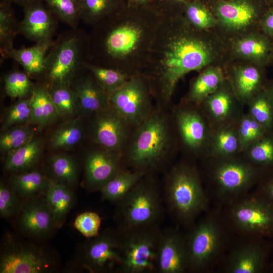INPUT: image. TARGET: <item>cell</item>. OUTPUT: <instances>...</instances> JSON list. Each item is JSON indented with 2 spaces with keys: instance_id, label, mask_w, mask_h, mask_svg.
<instances>
[{
  "instance_id": "1",
  "label": "cell",
  "mask_w": 273,
  "mask_h": 273,
  "mask_svg": "<svg viewBox=\"0 0 273 273\" xmlns=\"http://www.w3.org/2000/svg\"><path fill=\"white\" fill-rule=\"evenodd\" d=\"M161 10L162 16L142 74L148 80L157 104L167 108L180 79L207 66L212 55L198 30L181 15L182 7Z\"/></svg>"
},
{
  "instance_id": "2",
  "label": "cell",
  "mask_w": 273,
  "mask_h": 273,
  "mask_svg": "<svg viewBox=\"0 0 273 273\" xmlns=\"http://www.w3.org/2000/svg\"><path fill=\"white\" fill-rule=\"evenodd\" d=\"M162 11L154 4L127 6L92 27L87 34L86 61L130 77L142 74Z\"/></svg>"
},
{
  "instance_id": "3",
  "label": "cell",
  "mask_w": 273,
  "mask_h": 273,
  "mask_svg": "<svg viewBox=\"0 0 273 273\" xmlns=\"http://www.w3.org/2000/svg\"><path fill=\"white\" fill-rule=\"evenodd\" d=\"M178 148L170 112L158 104L133 128L122 153L126 168L156 175L172 165Z\"/></svg>"
},
{
  "instance_id": "4",
  "label": "cell",
  "mask_w": 273,
  "mask_h": 273,
  "mask_svg": "<svg viewBox=\"0 0 273 273\" xmlns=\"http://www.w3.org/2000/svg\"><path fill=\"white\" fill-rule=\"evenodd\" d=\"M163 173L161 186L166 212L177 225L189 228L208 205L200 172L194 164L181 161Z\"/></svg>"
},
{
  "instance_id": "5",
  "label": "cell",
  "mask_w": 273,
  "mask_h": 273,
  "mask_svg": "<svg viewBox=\"0 0 273 273\" xmlns=\"http://www.w3.org/2000/svg\"><path fill=\"white\" fill-rule=\"evenodd\" d=\"M116 205L114 219L121 231L160 226L166 213L156 175H144Z\"/></svg>"
},
{
  "instance_id": "6",
  "label": "cell",
  "mask_w": 273,
  "mask_h": 273,
  "mask_svg": "<svg viewBox=\"0 0 273 273\" xmlns=\"http://www.w3.org/2000/svg\"><path fill=\"white\" fill-rule=\"evenodd\" d=\"M86 55L87 33L78 28L60 33L47 53L42 81L69 85L84 68Z\"/></svg>"
},
{
  "instance_id": "7",
  "label": "cell",
  "mask_w": 273,
  "mask_h": 273,
  "mask_svg": "<svg viewBox=\"0 0 273 273\" xmlns=\"http://www.w3.org/2000/svg\"><path fill=\"white\" fill-rule=\"evenodd\" d=\"M208 176L218 197L230 204L248 191L261 177L263 169L241 154L228 158L206 157Z\"/></svg>"
},
{
  "instance_id": "8",
  "label": "cell",
  "mask_w": 273,
  "mask_h": 273,
  "mask_svg": "<svg viewBox=\"0 0 273 273\" xmlns=\"http://www.w3.org/2000/svg\"><path fill=\"white\" fill-rule=\"evenodd\" d=\"M170 112L178 148L191 159H204L213 129L200 107L181 101Z\"/></svg>"
},
{
  "instance_id": "9",
  "label": "cell",
  "mask_w": 273,
  "mask_h": 273,
  "mask_svg": "<svg viewBox=\"0 0 273 273\" xmlns=\"http://www.w3.org/2000/svg\"><path fill=\"white\" fill-rule=\"evenodd\" d=\"M59 260L46 247L7 234L0 253L1 273H48L59 267Z\"/></svg>"
},
{
  "instance_id": "10",
  "label": "cell",
  "mask_w": 273,
  "mask_h": 273,
  "mask_svg": "<svg viewBox=\"0 0 273 273\" xmlns=\"http://www.w3.org/2000/svg\"><path fill=\"white\" fill-rule=\"evenodd\" d=\"M217 214H209L193 223L185 235L188 271L201 272L213 264L222 250L224 232Z\"/></svg>"
},
{
  "instance_id": "11",
  "label": "cell",
  "mask_w": 273,
  "mask_h": 273,
  "mask_svg": "<svg viewBox=\"0 0 273 273\" xmlns=\"http://www.w3.org/2000/svg\"><path fill=\"white\" fill-rule=\"evenodd\" d=\"M161 231L160 226L120 231L122 262L116 272H156Z\"/></svg>"
},
{
  "instance_id": "12",
  "label": "cell",
  "mask_w": 273,
  "mask_h": 273,
  "mask_svg": "<svg viewBox=\"0 0 273 273\" xmlns=\"http://www.w3.org/2000/svg\"><path fill=\"white\" fill-rule=\"evenodd\" d=\"M150 83L142 74L131 77L120 88L109 95L111 107L133 129L152 112L155 105Z\"/></svg>"
},
{
  "instance_id": "13",
  "label": "cell",
  "mask_w": 273,
  "mask_h": 273,
  "mask_svg": "<svg viewBox=\"0 0 273 273\" xmlns=\"http://www.w3.org/2000/svg\"><path fill=\"white\" fill-rule=\"evenodd\" d=\"M77 261L90 272H116L122 262L121 231L117 228H107L87 239L79 247Z\"/></svg>"
},
{
  "instance_id": "14",
  "label": "cell",
  "mask_w": 273,
  "mask_h": 273,
  "mask_svg": "<svg viewBox=\"0 0 273 273\" xmlns=\"http://www.w3.org/2000/svg\"><path fill=\"white\" fill-rule=\"evenodd\" d=\"M229 205V217L234 226L249 235L273 233V204L259 194H246Z\"/></svg>"
},
{
  "instance_id": "15",
  "label": "cell",
  "mask_w": 273,
  "mask_h": 273,
  "mask_svg": "<svg viewBox=\"0 0 273 273\" xmlns=\"http://www.w3.org/2000/svg\"><path fill=\"white\" fill-rule=\"evenodd\" d=\"M91 117L89 134L95 146L122 156L132 128L111 107Z\"/></svg>"
},
{
  "instance_id": "16",
  "label": "cell",
  "mask_w": 273,
  "mask_h": 273,
  "mask_svg": "<svg viewBox=\"0 0 273 273\" xmlns=\"http://www.w3.org/2000/svg\"><path fill=\"white\" fill-rule=\"evenodd\" d=\"M16 216L19 231L35 240H46L57 229L45 195L23 200Z\"/></svg>"
},
{
  "instance_id": "17",
  "label": "cell",
  "mask_w": 273,
  "mask_h": 273,
  "mask_svg": "<svg viewBox=\"0 0 273 273\" xmlns=\"http://www.w3.org/2000/svg\"><path fill=\"white\" fill-rule=\"evenodd\" d=\"M83 167V185L90 192L100 191L115 175L126 168L121 155L97 146L86 153Z\"/></svg>"
},
{
  "instance_id": "18",
  "label": "cell",
  "mask_w": 273,
  "mask_h": 273,
  "mask_svg": "<svg viewBox=\"0 0 273 273\" xmlns=\"http://www.w3.org/2000/svg\"><path fill=\"white\" fill-rule=\"evenodd\" d=\"M19 32L36 43H52L59 20L42 0H34L23 7Z\"/></svg>"
},
{
  "instance_id": "19",
  "label": "cell",
  "mask_w": 273,
  "mask_h": 273,
  "mask_svg": "<svg viewBox=\"0 0 273 273\" xmlns=\"http://www.w3.org/2000/svg\"><path fill=\"white\" fill-rule=\"evenodd\" d=\"M188 271L185 235L177 226L162 230L159 240L157 273H184Z\"/></svg>"
},
{
  "instance_id": "20",
  "label": "cell",
  "mask_w": 273,
  "mask_h": 273,
  "mask_svg": "<svg viewBox=\"0 0 273 273\" xmlns=\"http://www.w3.org/2000/svg\"><path fill=\"white\" fill-rule=\"evenodd\" d=\"M243 106L224 82L199 105L212 129L237 122L244 113Z\"/></svg>"
},
{
  "instance_id": "21",
  "label": "cell",
  "mask_w": 273,
  "mask_h": 273,
  "mask_svg": "<svg viewBox=\"0 0 273 273\" xmlns=\"http://www.w3.org/2000/svg\"><path fill=\"white\" fill-rule=\"evenodd\" d=\"M79 102V115L84 117L111 107L109 95L85 67L70 84Z\"/></svg>"
},
{
  "instance_id": "22",
  "label": "cell",
  "mask_w": 273,
  "mask_h": 273,
  "mask_svg": "<svg viewBox=\"0 0 273 273\" xmlns=\"http://www.w3.org/2000/svg\"><path fill=\"white\" fill-rule=\"evenodd\" d=\"M265 261L262 246L249 242L233 250L226 262L225 270L229 273H259L263 270Z\"/></svg>"
},
{
  "instance_id": "23",
  "label": "cell",
  "mask_w": 273,
  "mask_h": 273,
  "mask_svg": "<svg viewBox=\"0 0 273 273\" xmlns=\"http://www.w3.org/2000/svg\"><path fill=\"white\" fill-rule=\"evenodd\" d=\"M52 43H35L29 47H13L1 54V60L13 59L21 65L31 78L41 79L45 71L46 58Z\"/></svg>"
},
{
  "instance_id": "24",
  "label": "cell",
  "mask_w": 273,
  "mask_h": 273,
  "mask_svg": "<svg viewBox=\"0 0 273 273\" xmlns=\"http://www.w3.org/2000/svg\"><path fill=\"white\" fill-rule=\"evenodd\" d=\"M221 23L233 29L244 28L251 24L257 14L256 6L247 0L221 2L215 8Z\"/></svg>"
},
{
  "instance_id": "25",
  "label": "cell",
  "mask_w": 273,
  "mask_h": 273,
  "mask_svg": "<svg viewBox=\"0 0 273 273\" xmlns=\"http://www.w3.org/2000/svg\"><path fill=\"white\" fill-rule=\"evenodd\" d=\"M30 124L43 128L60 118L50 94L48 85L40 81L35 83L30 96Z\"/></svg>"
},
{
  "instance_id": "26",
  "label": "cell",
  "mask_w": 273,
  "mask_h": 273,
  "mask_svg": "<svg viewBox=\"0 0 273 273\" xmlns=\"http://www.w3.org/2000/svg\"><path fill=\"white\" fill-rule=\"evenodd\" d=\"M261 71L255 66L240 67L235 71L232 78L231 87L243 105H248L263 87Z\"/></svg>"
},
{
  "instance_id": "27",
  "label": "cell",
  "mask_w": 273,
  "mask_h": 273,
  "mask_svg": "<svg viewBox=\"0 0 273 273\" xmlns=\"http://www.w3.org/2000/svg\"><path fill=\"white\" fill-rule=\"evenodd\" d=\"M43 143L39 138H34L21 147L5 155L4 170L13 174L34 169L41 158Z\"/></svg>"
},
{
  "instance_id": "28",
  "label": "cell",
  "mask_w": 273,
  "mask_h": 273,
  "mask_svg": "<svg viewBox=\"0 0 273 273\" xmlns=\"http://www.w3.org/2000/svg\"><path fill=\"white\" fill-rule=\"evenodd\" d=\"M237 122L212 129L208 152L205 158H228L241 154Z\"/></svg>"
},
{
  "instance_id": "29",
  "label": "cell",
  "mask_w": 273,
  "mask_h": 273,
  "mask_svg": "<svg viewBox=\"0 0 273 273\" xmlns=\"http://www.w3.org/2000/svg\"><path fill=\"white\" fill-rule=\"evenodd\" d=\"M57 229L63 226L75 202L74 190L51 180L45 195Z\"/></svg>"
},
{
  "instance_id": "30",
  "label": "cell",
  "mask_w": 273,
  "mask_h": 273,
  "mask_svg": "<svg viewBox=\"0 0 273 273\" xmlns=\"http://www.w3.org/2000/svg\"><path fill=\"white\" fill-rule=\"evenodd\" d=\"M9 183L15 193L23 200L44 196L50 179L37 169L13 174Z\"/></svg>"
},
{
  "instance_id": "31",
  "label": "cell",
  "mask_w": 273,
  "mask_h": 273,
  "mask_svg": "<svg viewBox=\"0 0 273 273\" xmlns=\"http://www.w3.org/2000/svg\"><path fill=\"white\" fill-rule=\"evenodd\" d=\"M84 118L79 115L58 126L50 136V147L54 150H67L80 143L85 132Z\"/></svg>"
},
{
  "instance_id": "32",
  "label": "cell",
  "mask_w": 273,
  "mask_h": 273,
  "mask_svg": "<svg viewBox=\"0 0 273 273\" xmlns=\"http://www.w3.org/2000/svg\"><path fill=\"white\" fill-rule=\"evenodd\" d=\"M224 82L222 70L218 67L206 68L192 82L183 101L199 106Z\"/></svg>"
},
{
  "instance_id": "33",
  "label": "cell",
  "mask_w": 273,
  "mask_h": 273,
  "mask_svg": "<svg viewBox=\"0 0 273 273\" xmlns=\"http://www.w3.org/2000/svg\"><path fill=\"white\" fill-rule=\"evenodd\" d=\"M145 174L140 171L124 168L101 189V200L117 204Z\"/></svg>"
},
{
  "instance_id": "34",
  "label": "cell",
  "mask_w": 273,
  "mask_h": 273,
  "mask_svg": "<svg viewBox=\"0 0 273 273\" xmlns=\"http://www.w3.org/2000/svg\"><path fill=\"white\" fill-rule=\"evenodd\" d=\"M126 6V0H80V20L92 27Z\"/></svg>"
},
{
  "instance_id": "35",
  "label": "cell",
  "mask_w": 273,
  "mask_h": 273,
  "mask_svg": "<svg viewBox=\"0 0 273 273\" xmlns=\"http://www.w3.org/2000/svg\"><path fill=\"white\" fill-rule=\"evenodd\" d=\"M48 169L51 180L74 190L78 180V167L71 155L64 153L52 155L48 160Z\"/></svg>"
},
{
  "instance_id": "36",
  "label": "cell",
  "mask_w": 273,
  "mask_h": 273,
  "mask_svg": "<svg viewBox=\"0 0 273 273\" xmlns=\"http://www.w3.org/2000/svg\"><path fill=\"white\" fill-rule=\"evenodd\" d=\"M50 96L60 118L68 120L79 113L77 96L70 84L48 86Z\"/></svg>"
},
{
  "instance_id": "37",
  "label": "cell",
  "mask_w": 273,
  "mask_h": 273,
  "mask_svg": "<svg viewBox=\"0 0 273 273\" xmlns=\"http://www.w3.org/2000/svg\"><path fill=\"white\" fill-rule=\"evenodd\" d=\"M241 154L255 166L264 170L273 167V132L267 133Z\"/></svg>"
},
{
  "instance_id": "38",
  "label": "cell",
  "mask_w": 273,
  "mask_h": 273,
  "mask_svg": "<svg viewBox=\"0 0 273 273\" xmlns=\"http://www.w3.org/2000/svg\"><path fill=\"white\" fill-rule=\"evenodd\" d=\"M11 4L6 0L0 1V53L14 47V39L19 34L20 22Z\"/></svg>"
},
{
  "instance_id": "39",
  "label": "cell",
  "mask_w": 273,
  "mask_h": 273,
  "mask_svg": "<svg viewBox=\"0 0 273 273\" xmlns=\"http://www.w3.org/2000/svg\"><path fill=\"white\" fill-rule=\"evenodd\" d=\"M24 71L13 69L6 73L3 77L4 92L12 99H24L31 96L35 83Z\"/></svg>"
},
{
  "instance_id": "40",
  "label": "cell",
  "mask_w": 273,
  "mask_h": 273,
  "mask_svg": "<svg viewBox=\"0 0 273 273\" xmlns=\"http://www.w3.org/2000/svg\"><path fill=\"white\" fill-rule=\"evenodd\" d=\"M84 66L109 95L122 87L131 77L118 70L87 62L84 63Z\"/></svg>"
},
{
  "instance_id": "41",
  "label": "cell",
  "mask_w": 273,
  "mask_h": 273,
  "mask_svg": "<svg viewBox=\"0 0 273 273\" xmlns=\"http://www.w3.org/2000/svg\"><path fill=\"white\" fill-rule=\"evenodd\" d=\"M59 21L72 29L78 28L80 20V0H42Z\"/></svg>"
},
{
  "instance_id": "42",
  "label": "cell",
  "mask_w": 273,
  "mask_h": 273,
  "mask_svg": "<svg viewBox=\"0 0 273 273\" xmlns=\"http://www.w3.org/2000/svg\"><path fill=\"white\" fill-rule=\"evenodd\" d=\"M34 138L32 125H16L2 131L0 152L4 155L25 145Z\"/></svg>"
},
{
  "instance_id": "43",
  "label": "cell",
  "mask_w": 273,
  "mask_h": 273,
  "mask_svg": "<svg viewBox=\"0 0 273 273\" xmlns=\"http://www.w3.org/2000/svg\"><path fill=\"white\" fill-rule=\"evenodd\" d=\"M247 106V113L264 127L267 133L273 132V108L265 87Z\"/></svg>"
},
{
  "instance_id": "44",
  "label": "cell",
  "mask_w": 273,
  "mask_h": 273,
  "mask_svg": "<svg viewBox=\"0 0 273 273\" xmlns=\"http://www.w3.org/2000/svg\"><path fill=\"white\" fill-rule=\"evenodd\" d=\"M183 13L187 22L197 30L212 27L216 24V19L198 0L184 3Z\"/></svg>"
},
{
  "instance_id": "45",
  "label": "cell",
  "mask_w": 273,
  "mask_h": 273,
  "mask_svg": "<svg viewBox=\"0 0 273 273\" xmlns=\"http://www.w3.org/2000/svg\"><path fill=\"white\" fill-rule=\"evenodd\" d=\"M237 52L243 57L258 61L267 59L271 53V46L264 37L257 35L247 36L236 43Z\"/></svg>"
},
{
  "instance_id": "46",
  "label": "cell",
  "mask_w": 273,
  "mask_h": 273,
  "mask_svg": "<svg viewBox=\"0 0 273 273\" xmlns=\"http://www.w3.org/2000/svg\"><path fill=\"white\" fill-rule=\"evenodd\" d=\"M31 116L30 97L18 99L7 108L1 120V130L22 124H30Z\"/></svg>"
},
{
  "instance_id": "47",
  "label": "cell",
  "mask_w": 273,
  "mask_h": 273,
  "mask_svg": "<svg viewBox=\"0 0 273 273\" xmlns=\"http://www.w3.org/2000/svg\"><path fill=\"white\" fill-rule=\"evenodd\" d=\"M241 153L250 145L267 133L264 127L247 112L237 122Z\"/></svg>"
},
{
  "instance_id": "48",
  "label": "cell",
  "mask_w": 273,
  "mask_h": 273,
  "mask_svg": "<svg viewBox=\"0 0 273 273\" xmlns=\"http://www.w3.org/2000/svg\"><path fill=\"white\" fill-rule=\"evenodd\" d=\"M22 200L15 193L9 182L1 180L0 183V215L2 218L17 216Z\"/></svg>"
},
{
  "instance_id": "49",
  "label": "cell",
  "mask_w": 273,
  "mask_h": 273,
  "mask_svg": "<svg viewBox=\"0 0 273 273\" xmlns=\"http://www.w3.org/2000/svg\"><path fill=\"white\" fill-rule=\"evenodd\" d=\"M102 218L93 211L79 214L75 219L74 228L86 238H92L99 234Z\"/></svg>"
},
{
  "instance_id": "50",
  "label": "cell",
  "mask_w": 273,
  "mask_h": 273,
  "mask_svg": "<svg viewBox=\"0 0 273 273\" xmlns=\"http://www.w3.org/2000/svg\"><path fill=\"white\" fill-rule=\"evenodd\" d=\"M259 194L273 204V173L261 185Z\"/></svg>"
},
{
  "instance_id": "51",
  "label": "cell",
  "mask_w": 273,
  "mask_h": 273,
  "mask_svg": "<svg viewBox=\"0 0 273 273\" xmlns=\"http://www.w3.org/2000/svg\"><path fill=\"white\" fill-rule=\"evenodd\" d=\"M262 27L266 33L273 36V7L264 15L262 21Z\"/></svg>"
},
{
  "instance_id": "52",
  "label": "cell",
  "mask_w": 273,
  "mask_h": 273,
  "mask_svg": "<svg viewBox=\"0 0 273 273\" xmlns=\"http://www.w3.org/2000/svg\"><path fill=\"white\" fill-rule=\"evenodd\" d=\"M195 0H155V5L161 8H167L183 5L186 2Z\"/></svg>"
},
{
  "instance_id": "53",
  "label": "cell",
  "mask_w": 273,
  "mask_h": 273,
  "mask_svg": "<svg viewBox=\"0 0 273 273\" xmlns=\"http://www.w3.org/2000/svg\"><path fill=\"white\" fill-rule=\"evenodd\" d=\"M127 5L131 7H142L152 5L155 0H126Z\"/></svg>"
},
{
  "instance_id": "54",
  "label": "cell",
  "mask_w": 273,
  "mask_h": 273,
  "mask_svg": "<svg viewBox=\"0 0 273 273\" xmlns=\"http://www.w3.org/2000/svg\"><path fill=\"white\" fill-rule=\"evenodd\" d=\"M8 2H10L12 4H16L19 5L23 7L30 2L33 1L34 0H6Z\"/></svg>"
},
{
  "instance_id": "55",
  "label": "cell",
  "mask_w": 273,
  "mask_h": 273,
  "mask_svg": "<svg viewBox=\"0 0 273 273\" xmlns=\"http://www.w3.org/2000/svg\"><path fill=\"white\" fill-rule=\"evenodd\" d=\"M265 88L267 92L273 108V83L270 84L268 86L265 87Z\"/></svg>"
}]
</instances>
